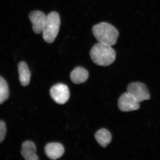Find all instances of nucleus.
Masks as SVG:
<instances>
[{
    "label": "nucleus",
    "instance_id": "12",
    "mask_svg": "<svg viewBox=\"0 0 160 160\" xmlns=\"http://www.w3.org/2000/svg\"><path fill=\"white\" fill-rule=\"evenodd\" d=\"M95 138L99 144L103 147H106L112 141L111 133L105 129L98 130L95 134Z\"/></svg>",
    "mask_w": 160,
    "mask_h": 160
},
{
    "label": "nucleus",
    "instance_id": "2",
    "mask_svg": "<svg viewBox=\"0 0 160 160\" xmlns=\"http://www.w3.org/2000/svg\"><path fill=\"white\" fill-rule=\"evenodd\" d=\"M92 32L98 42L111 46L116 44L119 35L118 31L114 26L104 22L93 26Z\"/></svg>",
    "mask_w": 160,
    "mask_h": 160
},
{
    "label": "nucleus",
    "instance_id": "11",
    "mask_svg": "<svg viewBox=\"0 0 160 160\" xmlns=\"http://www.w3.org/2000/svg\"><path fill=\"white\" fill-rule=\"evenodd\" d=\"M19 80L21 85L26 86L29 85L31 77V72L26 62H20L18 64Z\"/></svg>",
    "mask_w": 160,
    "mask_h": 160
},
{
    "label": "nucleus",
    "instance_id": "3",
    "mask_svg": "<svg viewBox=\"0 0 160 160\" xmlns=\"http://www.w3.org/2000/svg\"><path fill=\"white\" fill-rule=\"evenodd\" d=\"M61 20L59 15L56 12L52 11L46 15L43 27L42 37L45 42H53L59 31Z\"/></svg>",
    "mask_w": 160,
    "mask_h": 160
},
{
    "label": "nucleus",
    "instance_id": "8",
    "mask_svg": "<svg viewBox=\"0 0 160 160\" xmlns=\"http://www.w3.org/2000/svg\"><path fill=\"white\" fill-rule=\"evenodd\" d=\"M45 150L47 156L52 160L59 158L65 152L63 145L57 142L48 143L45 147Z\"/></svg>",
    "mask_w": 160,
    "mask_h": 160
},
{
    "label": "nucleus",
    "instance_id": "5",
    "mask_svg": "<svg viewBox=\"0 0 160 160\" xmlns=\"http://www.w3.org/2000/svg\"><path fill=\"white\" fill-rule=\"evenodd\" d=\"M127 92L132 95L139 102L150 98L147 87L143 83L135 82L130 83L127 86Z\"/></svg>",
    "mask_w": 160,
    "mask_h": 160
},
{
    "label": "nucleus",
    "instance_id": "9",
    "mask_svg": "<svg viewBox=\"0 0 160 160\" xmlns=\"http://www.w3.org/2000/svg\"><path fill=\"white\" fill-rule=\"evenodd\" d=\"M21 154L26 160H38L36 148L34 143L31 141L24 142L22 145Z\"/></svg>",
    "mask_w": 160,
    "mask_h": 160
},
{
    "label": "nucleus",
    "instance_id": "14",
    "mask_svg": "<svg viewBox=\"0 0 160 160\" xmlns=\"http://www.w3.org/2000/svg\"><path fill=\"white\" fill-rule=\"evenodd\" d=\"M6 124L2 121L0 120V143L4 141L6 137Z\"/></svg>",
    "mask_w": 160,
    "mask_h": 160
},
{
    "label": "nucleus",
    "instance_id": "10",
    "mask_svg": "<svg viewBox=\"0 0 160 160\" xmlns=\"http://www.w3.org/2000/svg\"><path fill=\"white\" fill-rule=\"evenodd\" d=\"M89 78V72L82 67H77L72 72L70 79L76 84H82L86 82Z\"/></svg>",
    "mask_w": 160,
    "mask_h": 160
},
{
    "label": "nucleus",
    "instance_id": "7",
    "mask_svg": "<svg viewBox=\"0 0 160 160\" xmlns=\"http://www.w3.org/2000/svg\"><path fill=\"white\" fill-rule=\"evenodd\" d=\"M46 15L43 12L39 10L31 12L29 18L32 25V30L36 34H40L42 32L46 21Z\"/></svg>",
    "mask_w": 160,
    "mask_h": 160
},
{
    "label": "nucleus",
    "instance_id": "4",
    "mask_svg": "<svg viewBox=\"0 0 160 160\" xmlns=\"http://www.w3.org/2000/svg\"><path fill=\"white\" fill-rule=\"evenodd\" d=\"M52 98L60 105L65 104L70 98V92L68 86L62 83L54 85L50 90Z\"/></svg>",
    "mask_w": 160,
    "mask_h": 160
},
{
    "label": "nucleus",
    "instance_id": "6",
    "mask_svg": "<svg viewBox=\"0 0 160 160\" xmlns=\"http://www.w3.org/2000/svg\"><path fill=\"white\" fill-rule=\"evenodd\" d=\"M119 109L123 112H130L140 108L139 102L129 92L123 93L118 101Z\"/></svg>",
    "mask_w": 160,
    "mask_h": 160
},
{
    "label": "nucleus",
    "instance_id": "1",
    "mask_svg": "<svg viewBox=\"0 0 160 160\" xmlns=\"http://www.w3.org/2000/svg\"><path fill=\"white\" fill-rule=\"evenodd\" d=\"M90 55L95 64L100 66H107L114 62L116 53L111 46L98 42L92 47Z\"/></svg>",
    "mask_w": 160,
    "mask_h": 160
},
{
    "label": "nucleus",
    "instance_id": "13",
    "mask_svg": "<svg viewBox=\"0 0 160 160\" xmlns=\"http://www.w3.org/2000/svg\"><path fill=\"white\" fill-rule=\"evenodd\" d=\"M9 92L6 80L0 76V104H2L9 97Z\"/></svg>",
    "mask_w": 160,
    "mask_h": 160
}]
</instances>
